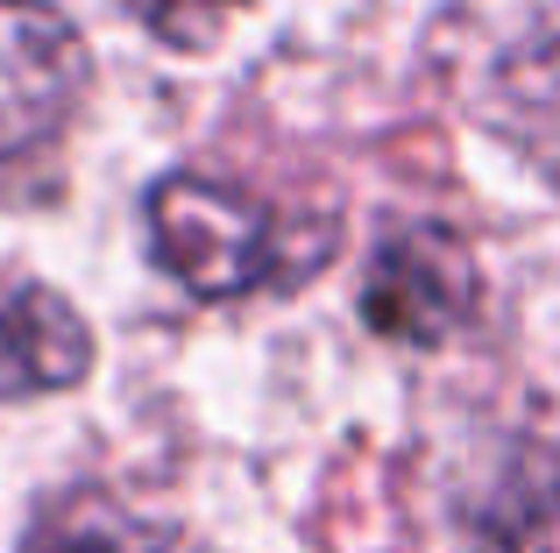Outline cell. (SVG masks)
<instances>
[{
	"label": "cell",
	"mask_w": 560,
	"mask_h": 553,
	"mask_svg": "<svg viewBox=\"0 0 560 553\" xmlns=\"http://www.w3.org/2000/svg\"><path fill=\"white\" fill-rule=\"evenodd\" d=\"M476 553H560V447L518 440L468 497Z\"/></svg>",
	"instance_id": "obj_5"
},
{
	"label": "cell",
	"mask_w": 560,
	"mask_h": 553,
	"mask_svg": "<svg viewBox=\"0 0 560 553\" xmlns=\"http://www.w3.org/2000/svg\"><path fill=\"white\" fill-rule=\"evenodd\" d=\"M142 227H150L156 270L178 276L206 305L248 298V291L291 276V221H277L242 185L199 178V170L156 178L142 199Z\"/></svg>",
	"instance_id": "obj_1"
},
{
	"label": "cell",
	"mask_w": 560,
	"mask_h": 553,
	"mask_svg": "<svg viewBox=\"0 0 560 553\" xmlns=\"http://www.w3.org/2000/svg\"><path fill=\"white\" fill-rule=\"evenodd\" d=\"M482 305V276L462 235L419 221V227H390L376 242L370 270H362V319L383 341L405 348H440L476 319Z\"/></svg>",
	"instance_id": "obj_2"
},
{
	"label": "cell",
	"mask_w": 560,
	"mask_h": 553,
	"mask_svg": "<svg viewBox=\"0 0 560 553\" xmlns=\"http://www.w3.org/2000/svg\"><path fill=\"white\" fill-rule=\"evenodd\" d=\"M22 553H199V546L178 526H164V518H142L136 504L79 483L28 518Z\"/></svg>",
	"instance_id": "obj_6"
},
{
	"label": "cell",
	"mask_w": 560,
	"mask_h": 553,
	"mask_svg": "<svg viewBox=\"0 0 560 553\" xmlns=\"http://www.w3.org/2000/svg\"><path fill=\"white\" fill-rule=\"evenodd\" d=\"M93 57L50 0H0V164L43 150L79 114Z\"/></svg>",
	"instance_id": "obj_3"
},
{
	"label": "cell",
	"mask_w": 560,
	"mask_h": 553,
	"mask_svg": "<svg viewBox=\"0 0 560 553\" xmlns=\"http://www.w3.org/2000/svg\"><path fill=\"white\" fill-rule=\"evenodd\" d=\"M121 8L136 14L156 43H171V50H213L228 14L242 8V0H121Z\"/></svg>",
	"instance_id": "obj_7"
},
{
	"label": "cell",
	"mask_w": 560,
	"mask_h": 553,
	"mask_svg": "<svg viewBox=\"0 0 560 553\" xmlns=\"http://www.w3.org/2000/svg\"><path fill=\"white\" fill-rule=\"evenodd\" d=\"M93 327L50 284H0V404L85 384Z\"/></svg>",
	"instance_id": "obj_4"
}]
</instances>
